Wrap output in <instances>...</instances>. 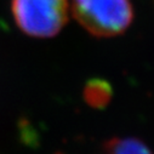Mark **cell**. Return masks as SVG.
<instances>
[{
  "label": "cell",
  "mask_w": 154,
  "mask_h": 154,
  "mask_svg": "<svg viewBox=\"0 0 154 154\" xmlns=\"http://www.w3.org/2000/svg\"><path fill=\"white\" fill-rule=\"evenodd\" d=\"M72 12L90 34L98 38L123 34L134 18L130 0H73Z\"/></svg>",
  "instance_id": "obj_1"
},
{
  "label": "cell",
  "mask_w": 154,
  "mask_h": 154,
  "mask_svg": "<svg viewBox=\"0 0 154 154\" xmlns=\"http://www.w3.org/2000/svg\"><path fill=\"white\" fill-rule=\"evenodd\" d=\"M108 154H152L149 148L137 138H113L106 144Z\"/></svg>",
  "instance_id": "obj_4"
},
{
  "label": "cell",
  "mask_w": 154,
  "mask_h": 154,
  "mask_svg": "<svg viewBox=\"0 0 154 154\" xmlns=\"http://www.w3.org/2000/svg\"><path fill=\"white\" fill-rule=\"evenodd\" d=\"M84 97L91 107L103 108L112 97V88L104 80H91L85 86Z\"/></svg>",
  "instance_id": "obj_3"
},
{
  "label": "cell",
  "mask_w": 154,
  "mask_h": 154,
  "mask_svg": "<svg viewBox=\"0 0 154 154\" xmlns=\"http://www.w3.org/2000/svg\"><path fill=\"white\" fill-rule=\"evenodd\" d=\"M17 27L33 38H52L68 22V0H11Z\"/></svg>",
  "instance_id": "obj_2"
}]
</instances>
